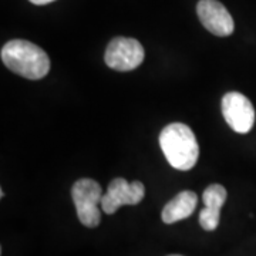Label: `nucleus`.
I'll return each mask as SVG.
<instances>
[{
	"label": "nucleus",
	"instance_id": "0eeeda50",
	"mask_svg": "<svg viewBox=\"0 0 256 256\" xmlns=\"http://www.w3.org/2000/svg\"><path fill=\"white\" fill-rule=\"evenodd\" d=\"M196 14L202 26L218 37L230 36L235 30V22L228 9L218 0H200Z\"/></svg>",
	"mask_w": 256,
	"mask_h": 256
},
{
	"label": "nucleus",
	"instance_id": "7ed1b4c3",
	"mask_svg": "<svg viewBox=\"0 0 256 256\" xmlns=\"http://www.w3.org/2000/svg\"><path fill=\"white\" fill-rule=\"evenodd\" d=\"M102 188L92 178L76 181L72 188V198L77 210V216L84 226L97 228L101 222V200Z\"/></svg>",
	"mask_w": 256,
	"mask_h": 256
},
{
	"label": "nucleus",
	"instance_id": "1a4fd4ad",
	"mask_svg": "<svg viewBox=\"0 0 256 256\" xmlns=\"http://www.w3.org/2000/svg\"><path fill=\"white\" fill-rule=\"evenodd\" d=\"M198 204V196L192 191L180 192L176 196H174L171 201L168 202L162 210L161 218L164 224H175L180 220H186L191 216Z\"/></svg>",
	"mask_w": 256,
	"mask_h": 256
},
{
	"label": "nucleus",
	"instance_id": "6e6552de",
	"mask_svg": "<svg viewBox=\"0 0 256 256\" xmlns=\"http://www.w3.org/2000/svg\"><path fill=\"white\" fill-rule=\"evenodd\" d=\"M226 190L220 184H212L206 186L202 194L204 210L200 212V225L205 230H215L220 225V208L226 201Z\"/></svg>",
	"mask_w": 256,
	"mask_h": 256
},
{
	"label": "nucleus",
	"instance_id": "9d476101",
	"mask_svg": "<svg viewBox=\"0 0 256 256\" xmlns=\"http://www.w3.org/2000/svg\"><path fill=\"white\" fill-rule=\"evenodd\" d=\"M28 2H32L33 4H37V6H44V4L54 2V0H28Z\"/></svg>",
	"mask_w": 256,
	"mask_h": 256
},
{
	"label": "nucleus",
	"instance_id": "20e7f679",
	"mask_svg": "<svg viewBox=\"0 0 256 256\" xmlns=\"http://www.w3.org/2000/svg\"><path fill=\"white\" fill-rule=\"evenodd\" d=\"M146 52L142 44L132 37H114L108 43L104 62L117 72H131L144 62Z\"/></svg>",
	"mask_w": 256,
	"mask_h": 256
},
{
	"label": "nucleus",
	"instance_id": "423d86ee",
	"mask_svg": "<svg viewBox=\"0 0 256 256\" xmlns=\"http://www.w3.org/2000/svg\"><path fill=\"white\" fill-rule=\"evenodd\" d=\"M146 196V186L140 181L128 182L126 178L112 180L102 195L101 210L107 215H112L124 205H137Z\"/></svg>",
	"mask_w": 256,
	"mask_h": 256
},
{
	"label": "nucleus",
	"instance_id": "f03ea898",
	"mask_svg": "<svg viewBox=\"0 0 256 256\" xmlns=\"http://www.w3.org/2000/svg\"><path fill=\"white\" fill-rule=\"evenodd\" d=\"M160 146L170 165L180 171L192 170L200 156V146L191 128L172 122L161 131Z\"/></svg>",
	"mask_w": 256,
	"mask_h": 256
},
{
	"label": "nucleus",
	"instance_id": "39448f33",
	"mask_svg": "<svg viewBox=\"0 0 256 256\" xmlns=\"http://www.w3.org/2000/svg\"><path fill=\"white\" fill-rule=\"evenodd\" d=\"M222 114L228 126L238 134H248L255 124V108L244 94L226 92L222 97Z\"/></svg>",
	"mask_w": 256,
	"mask_h": 256
},
{
	"label": "nucleus",
	"instance_id": "f257e3e1",
	"mask_svg": "<svg viewBox=\"0 0 256 256\" xmlns=\"http://www.w3.org/2000/svg\"><path fill=\"white\" fill-rule=\"evenodd\" d=\"M0 57L9 70L28 80H40L50 72L46 52L28 40H10L2 47Z\"/></svg>",
	"mask_w": 256,
	"mask_h": 256
},
{
	"label": "nucleus",
	"instance_id": "9b49d317",
	"mask_svg": "<svg viewBox=\"0 0 256 256\" xmlns=\"http://www.w3.org/2000/svg\"><path fill=\"white\" fill-rule=\"evenodd\" d=\"M168 256H182V255H168Z\"/></svg>",
	"mask_w": 256,
	"mask_h": 256
}]
</instances>
